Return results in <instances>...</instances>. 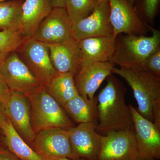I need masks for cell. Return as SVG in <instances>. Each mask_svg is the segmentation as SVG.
I'll return each mask as SVG.
<instances>
[{"label":"cell","mask_w":160,"mask_h":160,"mask_svg":"<svg viewBox=\"0 0 160 160\" xmlns=\"http://www.w3.org/2000/svg\"><path fill=\"white\" fill-rule=\"evenodd\" d=\"M98 96L97 130L102 135L133 126L132 117L125 99L123 86L110 75Z\"/></svg>","instance_id":"obj_1"},{"label":"cell","mask_w":160,"mask_h":160,"mask_svg":"<svg viewBox=\"0 0 160 160\" xmlns=\"http://www.w3.org/2000/svg\"><path fill=\"white\" fill-rule=\"evenodd\" d=\"M112 73L126 80L133 91L138 112L160 129V78L144 70L116 67Z\"/></svg>","instance_id":"obj_2"},{"label":"cell","mask_w":160,"mask_h":160,"mask_svg":"<svg viewBox=\"0 0 160 160\" xmlns=\"http://www.w3.org/2000/svg\"><path fill=\"white\" fill-rule=\"evenodd\" d=\"M146 26L152 32L151 36L126 34L117 37L110 62L123 69L144 70L147 58L160 48V32L147 24Z\"/></svg>","instance_id":"obj_3"},{"label":"cell","mask_w":160,"mask_h":160,"mask_svg":"<svg viewBox=\"0 0 160 160\" xmlns=\"http://www.w3.org/2000/svg\"><path fill=\"white\" fill-rule=\"evenodd\" d=\"M31 108L32 123L36 132L53 127L68 130L72 122L58 102L43 87L27 96Z\"/></svg>","instance_id":"obj_4"},{"label":"cell","mask_w":160,"mask_h":160,"mask_svg":"<svg viewBox=\"0 0 160 160\" xmlns=\"http://www.w3.org/2000/svg\"><path fill=\"white\" fill-rule=\"evenodd\" d=\"M15 52L44 86L58 74L52 63L49 47L46 44L33 38H26Z\"/></svg>","instance_id":"obj_5"},{"label":"cell","mask_w":160,"mask_h":160,"mask_svg":"<svg viewBox=\"0 0 160 160\" xmlns=\"http://www.w3.org/2000/svg\"><path fill=\"white\" fill-rule=\"evenodd\" d=\"M0 75L11 91L27 96L44 87L15 51L8 53L0 63Z\"/></svg>","instance_id":"obj_6"},{"label":"cell","mask_w":160,"mask_h":160,"mask_svg":"<svg viewBox=\"0 0 160 160\" xmlns=\"http://www.w3.org/2000/svg\"><path fill=\"white\" fill-rule=\"evenodd\" d=\"M98 160H143L137 145L133 126L102 135Z\"/></svg>","instance_id":"obj_7"},{"label":"cell","mask_w":160,"mask_h":160,"mask_svg":"<svg viewBox=\"0 0 160 160\" xmlns=\"http://www.w3.org/2000/svg\"><path fill=\"white\" fill-rule=\"evenodd\" d=\"M109 13L108 0L98 2L89 16L72 23V39L78 42L87 38L114 36Z\"/></svg>","instance_id":"obj_8"},{"label":"cell","mask_w":160,"mask_h":160,"mask_svg":"<svg viewBox=\"0 0 160 160\" xmlns=\"http://www.w3.org/2000/svg\"><path fill=\"white\" fill-rule=\"evenodd\" d=\"M110 6L109 19L116 38L121 33L145 35L146 23L134 6L128 0H108Z\"/></svg>","instance_id":"obj_9"},{"label":"cell","mask_w":160,"mask_h":160,"mask_svg":"<svg viewBox=\"0 0 160 160\" xmlns=\"http://www.w3.org/2000/svg\"><path fill=\"white\" fill-rule=\"evenodd\" d=\"M32 142L34 150L46 159L66 158L79 160L72 152L67 129L60 127L43 129L36 134Z\"/></svg>","instance_id":"obj_10"},{"label":"cell","mask_w":160,"mask_h":160,"mask_svg":"<svg viewBox=\"0 0 160 160\" xmlns=\"http://www.w3.org/2000/svg\"><path fill=\"white\" fill-rule=\"evenodd\" d=\"M2 106L18 133L23 139L32 142L36 133L32 123L31 106L28 97L22 92L11 91Z\"/></svg>","instance_id":"obj_11"},{"label":"cell","mask_w":160,"mask_h":160,"mask_svg":"<svg viewBox=\"0 0 160 160\" xmlns=\"http://www.w3.org/2000/svg\"><path fill=\"white\" fill-rule=\"evenodd\" d=\"M72 24L65 8H52L38 26L32 38L46 44L71 41L73 39Z\"/></svg>","instance_id":"obj_12"},{"label":"cell","mask_w":160,"mask_h":160,"mask_svg":"<svg viewBox=\"0 0 160 160\" xmlns=\"http://www.w3.org/2000/svg\"><path fill=\"white\" fill-rule=\"evenodd\" d=\"M132 117L135 137L143 160L160 158V129L143 117L137 109L129 105Z\"/></svg>","instance_id":"obj_13"},{"label":"cell","mask_w":160,"mask_h":160,"mask_svg":"<svg viewBox=\"0 0 160 160\" xmlns=\"http://www.w3.org/2000/svg\"><path fill=\"white\" fill-rule=\"evenodd\" d=\"M97 125L81 123L68 129L72 152L78 159L98 160L102 135L97 130Z\"/></svg>","instance_id":"obj_14"},{"label":"cell","mask_w":160,"mask_h":160,"mask_svg":"<svg viewBox=\"0 0 160 160\" xmlns=\"http://www.w3.org/2000/svg\"><path fill=\"white\" fill-rule=\"evenodd\" d=\"M110 62L92 63L82 66L74 75L76 87L79 94L89 99L94 98L96 92L115 67Z\"/></svg>","instance_id":"obj_15"},{"label":"cell","mask_w":160,"mask_h":160,"mask_svg":"<svg viewBox=\"0 0 160 160\" xmlns=\"http://www.w3.org/2000/svg\"><path fill=\"white\" fill-rule=\"evenodd\" d=\"M116 38L114 36L90 38L78 42L81 67L110 62L114 53Z\"/></svg>","instance_id":"obj_16"},{"label":"cell","mask_w":160,"mask_h":160,"mask_svg":"<svg viewBox=\"0 0 160 160\" xmlns=\"http://www.w3.org/2000/svg\"><path fill=\"white\" fill-rule=\"evenodd\" d=\"M46 45L49 47L52 63L58 73L71 72L74 75L77 73L81 67L78 42L72 39Z\"/></svg>","instance_id":"obj_17"},{"label":"cell","mask_w":160,"mask_h":160,"mask_svg":"<svg viewBox=\"0 0 160 160\" xmlns=\"http://www.w3.org/2000/svg\"><path fill=\"white\" fill-rule=\"evenodd\" d=\"M52 9V0H24L19 31L26 38H32L38 26Z\"/></svg>","instance_id":"obj_18"},{"label":"cell","mask_w":160,"mask_h":160,"mask_svg":"<svg viewBox=\"0 0 160 160\" xmlns=\"http://www.w3.org/2000/svg\"><path fill=\"white\" fill-rule=\"evenodd\" d=\"M63 108L66 113L78 124L86 123L97 124V97L92 100L89 99L78 94L68 101Z\"/></svg>","instance_id":"obj_19"},{"label":"cell","mask_w":160,"mask_h":160,"mask_svg":"<svg viewBox=\"0 0 160 160\" xmlns=\"http://www.w3.org/2000/svg\"><path fill=\"white\" fill-rule=\"evenodd\" d=\"M6 146L12 154L21 160H47L31 148L18 133L9 119L0 125Z\"/></svg>","instance_id":"obj_20"},{"label":"cell","mask_w":160,"mask_h":160,"mask_svg":"<svg viewBox=\"0 0 160 160\" xmlns=\"http://www.w3.org/2000/svg\"><path fill=\"white\" fill-rule=\"evenodd\" d=\"M74 75L71 72L58 73L44 86L62 107L79 94L74 82Z\"/></svg>","instance_id":"obj_21"},{"label":"cell","mask_w":160,"mask_h":160,"mask_svg":"<svg viewBox=\"0 0 160 160\" xmlns=\"http://www.w3.org/2000/svg\"><path fill=\"white\" fill-rule=\"evenodd\" d=\"M23 1L0 2V31L18 30Z\"/></svg>","instance_id":"obj_22"},{"label":"cell","mask_w":160,"mask_h":160,"mask_svg":"<svg viewBox=\"0 0 160 160\" xmlns=\"http://www.w3.org/2000/svg\"><path fill=\"white\" fill-rule=\"evenodd\" d=\"M98 2V0H65L64 8L73 23L89 16Z\"/></svg>","instance_id":"obj_23"},{"label":"cell","mask_w":160,"mask_h":160,"mask_svg":"<svg viewBox=\"0 0 160 160\" xmlns=\"http://www.w3.org/2000/svg\"><path fill=\"white\" fill-rule=\"evenodd\" d=\"M26 38L18 30L0 31V52L9 53L16 50Z\"/></svg>","instance_id":"obj_24"},{"label":"cell","mask_w":160,"mask_h":160,"mask_svg":"<svg viewBox=\"0 0 160 160\" xmlns=\"http://www.w3.org/2000/svg\"><path fill=\"white\" fill-rule=\"evenodd\" d=\"M160 0H141L138 8L136 9L147 22L153 21L158 9Z\"/></svg>","instance_id":"obj_25"},{"label":"cell","mask_w":160,"mask_h":160,"mask_svg":"<svg viewBox=\"0 0 160 160\" xmlns=\"http://www.w3.org/2000/svg\"><path fill=\"white\" fill-rule=\"evenodd\" d=\"M144 70L160 78V48L147 58L144 66Z\"/></svg>","instance_id":"obj_26"},{"label":"cell","mask_w":160,"mask_h":160,"mask_svg":"<svg viewBox=\"0 0 160 160\" xmlns=\"http://www.w3.org/2000/svg\"><path fill=\"white\" fill-rule=\"evenodd\" d=\"M11 90L0 75V104L1 105L7 99Z\"/></svg>","instance_id":"obj_27"},{"label":"cell","mask_w":160,"mask_h":160,"mask_svg":"<svg viewBox=\"0 0 160 160\" xmlns=\"http://www.w3.org/2000/svg\"><path fill=\"white\" fill-rule=\"evenodd\" d=\"M0 160H19V158L8 152L0 150Z\"/></svg>","instance_id":"obj_28"},{"label":"cell","mask_w":160,"mask_h":160,"mask_svg":"<svg viewBox=\"0 0 160 160\" xmlns=\"http://www.w3.org/2000/svg\"><path fill=\"white\" fill-rule=\"evenodd\" d=\"M65 0H52V8H64Z\"/></svg>","instance_id":"obj_29"},{"label":"cell","mask_w":160,"mask_h":160,"mask_svg":"<svg viewBox=\"0 0 160 160\" xmlns=\"http://www.w3.org/2000/svg\"><path fill=\"white\" fill-rule=\"evenodd\" d=\"M7 118H8L4 112L2 106L1 105L0 106V125H2L4 122H5Z\"/></svg>","instance_id":"obj_30"},{"label":"cell","mask_w":160,"mask_h":160,"mask_svg":"<svg viewBox=\"0 0 160 160\" xmlns=\"http://www.w3.org/2000/svg\"><path fill=\"white\" fill-rule=\"evenodd\" d=\"M48 160H72L71 159L68 158H53L50 159ZM84 160H87L86 159Z\"/></svg>","instance_id":"obj_31"},{"label":"cell","mask_w":160,"mask_h":160,"mask_svg":"<svg viewBox=\"0 0 160 160\" xmlns=\"http://www.w3.org/2000/svg\"><path fill=\"white\" fill-rule=\"evenodd\" d=\"M8 54V53H3L0 52V63L2 62V61L6 58Z\"/></svg>","instance_id":"obj_32"},{"label":"cell","mask_w":160,"mask_h":160,"mask_svg":"<svg viewBox=\"0 0 160 160\" xmlns=\"http://www.w3.org/2000/svg\"><path fill=\"white\" fill-rule=\"evenodd\" d=\"M129 3L132 6H134L136 0H128Z\"/></svg>","instance_id":"obj_33"},{"label":"cell","mask_w":160,"mask_h":160,"mask_svg":"<svg viewBox=\"0 0 160 160\" xmlns=\"http://www.w3.org/2000/svg\"><path fill=\"white\" fill-rule=\"evenodd\" d=\"M12 1V0H0V2H6V1ZM20 1H24V0H20Z\"/></svg>","instance_id":"obj_34"},{"label":"cell","mask_w":160,"mask_h":160,"mask_svg":"<svg viewBox=\"0 0 160 160\" xmlns=\"http://www.w3.org/2000/svg\"><path fill=\"white\" fill-rule=\"evenodd\" d=\"M98 2H103V1H107V0H98Z\"/></svg>","instance_id":"obj_35"},{"label":"cell","mask_w":160,"mask_h":160,"mask_svg":"<svg viewBox=\"0 0 160 160\" xmlns=\"http://www.w3.org/2000/svg\"><path fill=\"white\" fill-rule=\"evenodd\" d=\"M149 160H155V159H150Z\"/></svg>","instance_id":"obj_36"},{"label":"cell","mask_w":160,"mask_h":160,"mask_svg":"<svg viewBox=\"0 0 160 160\" xmlns=\"http://www.w3.org/2000/svg\"></svg>","instance_id":"obj_37"}]
</instances>
